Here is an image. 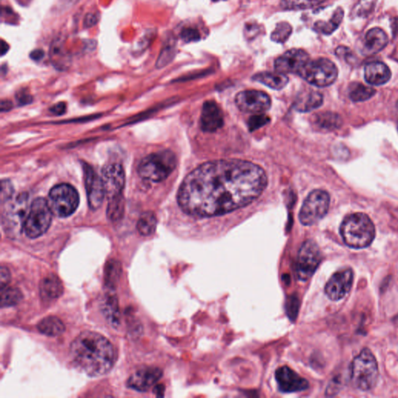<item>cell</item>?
Returning a JSON list of instances; mask_svg holds the SVG:
<instances>
[{
	"instance_id": "obj_10",
	"label": "cell",
	"mask_w": 398,
	"mask_h": 398,
	"mask_svg": "<svg viewBox=\"0 0 398 398\" xmlns=\"http://www.w3.org/2000/svg\"><path fill=\"white\" fill-rule=\"evenodd\" d=\"M330 205V196L323 190L311 192L301 207L299 219L304 226H312L323 219Z\"/></svg>"
},
{
	"instance_id": "obj_37",
	"label": "cell",
	"mask_w": 398,
	"mask_h": 398,
	"mask_svg": "<svg viewBox=\"0 0 398 398\" xmlns=\"http://www.w3.org/2000/svg\"><path fill=\"white\" fill-rule=\"evenodd\" d=\"M181 37L185 42H193L201 39V34L196 28L188 27L181 31Z\"/></svg>"
},
{
	"instance_id": "obj_35",
	"label": "cell",
	"mask_w": 398,
	"mask_h": 398,
	"mask_svg": "<svg viewBox=\"0 0 398 398\" xmlns=\"http://www.w3.org/2000/svg\"><path fill=\"white\" fill-rule=\"evenodd\" d=\"M292 32V26L287 22H280L277 24L273 32L271 34V39L274 42L283 44L289 39Z\"/></svg>"
},
{
	"instance_id": "obj_47",
	"label": "cell",
	"mask_w": 398,
	"mask_h": 398,
	"mask_svg": "<svg viewBox=\"0 0 398 398\" xmlns=\"http://www.w3.org/2000/svg\"><path fill=\"white\" fill-rule=\"evenodd\" d=\"M9 49H10V46H9L8 44L4 40L1 41V55L4 56L5 54H7L8 52Z\"/></svg>"
},
{
	"instance_id": "obj_38",
	"label": "cell",
	"mask_w": 398,
	"mask_h": 398,
	"mask_svg": "<svg viewBox=\"0 0 398 398\" xmlns=\"http://www.w3.org/2000/svg\"><path fill=\"white\" fill-rule=\"evenodd\" d=\"M299 299L296 296H292L288 299L286 302V311H287L288 316L289 318H295L297 315L299 310Z\"/></svg>"
},
{
	"instance_id": "obj_23",
	"label": "cell",
	"mask_w": 398,
	"mask_h": 398,
	"mask_svg": "<svg viewBox=\"0 0 398 398\" xmlns=\"http://www.w3.org/2000/svg\"><path fill=\"white\" fill-rule=\"evenodd\" d=\"M40 293L44 300H54L63 293V285L58 276L51 274L41 280Z\"/></svg>"
},
{
	"instance_id": "obj_8",
	"label": "cell",
	"mask_w": 398,
	"mask_h": 398,
	"mask_svg": "<svg viewBox=\"0 0 398 398\" xmlns=\"http://www.w3.org/2000/svg\"><path fill=\"white\" fill-rule=\"evenodd\" d=\"M52 215L46 199L39 198L33 201L24 224L26 236L34 239L45 233L51 226Z\"/></svg>"
},
{
	"instance_id": "obj_43",
	"label": "cell",
	"mask_w": 398,
	"mask_h": 398,
	"mask_svg": "<svg viewBox=\"0 0 398 398\" xmlns=\"http://www.w3.org/2000/svg\"><path fill=\"white\" fill-rule=\"evenodd\" d=\"M98 23V16L95 14L90 13L87 14L86 17H84V25L86 28H92L94 26L96 25Z\"/></svg>"
},
{
	"instance_id": "obj_5",
	"label": "cell",
	"mask_w": 398,
	"mask_h": 398,
	"mask_svg": "<svg viewBox=\"0 0 398 398\" xmlns=\"http://www.w3.org/2000/svg\"><path fill=\"white\" fill-rule=\"evenodd\" d=\"M177 165L175 154L169 150L147 155L138 165V175L152 182H161L169 177Z\"/></svg>"
},
{
	"instance_id": "obj_28",
	"label": "cell",
	"mask_w": 398,
	"mask_h": 398,
	"mask_svg": "<svg viewBox=\"0 0 398 398\" xmlns=\"http://www.w3.org/2000/svg\"><path fill=\"white\" fill-rule=\"evenodd\" d=\"M344 17V11L341 7L337 9L336 11L332 15L330 21L328 22L324 21H318L314 24V29L316 31L325 34H331L338 29L341 23L342 22Z\"/></svg>"
},
{
	"instance_id": "obj_40",
	"label": "cell",
	"mask_w": 398,
	"mask_h": 398,
	"mask_svg": "<svg viewBox=\"0 0 398 398\" xmlns=\"http://www.w3.org/2000/svg\"><path fill=\"white\" fill-rule=\"evenodd\" d=\"M269 121V118L263 115H258V116L253 117L250 119L249 126L252 130H255V128H259L262 125H265Z\"/></svg>"
},
{
	"instance_id": "obj_42",
	"label": "cell",
	"mask_w": 398,
	"mask_h": 398,
	"mask_svg": "<svg viewBox=\"0 0 398 398\" xmlns=\"http://www.w3.org/2000/svg\"><path fill=\"white\" fill-rule=\"evenodd\" d=\"M373 5V0H362V2L359 3V5L357 6L358 15L361 16L363 14H367L369 12L371 9L370 7H366V6Z\"/></svg>"
},
{
	"instance_id": "obj_9",
	"label": "cell",
	"mask_w": 398,
	"mask_h": 398,
	"mask_svg": "<svg viewBox=\"0 0 398 398\" xmlns=\"http://www.w3.org/2000/svg\"><path fill=\"white\" fill-rule=\"evenodd\" d=\"M298 75L311 85L325 88L332 85L338 77V68L334 62L325 58L309 60Z\"/></svg>"
},
{
	"instance_id": "obj_13",
	"label": "cell",
	"mask_w": 398,
	"mask_h": 398,
	"mask_svg": "<svg viewBox=\"0 0 398 398\" xmlns=\"http://www.w3.org/2000/svg\"><path fill=\"white\" fill-rule=\"evenodd\" d=\"M354 274L352 269L347 268L334 274L325 286V293L333 301L343 299L352 289Z\"/></svg>"
},
{
	"instance_id": "obj_27",
	"label": "cell",
	"mask_w": 398,
	"mask_h": 398,
	"mask_svg": "<svg viewBox=\"0 0 398 398\" xmlns=\"http://www.w3.org/2000/svg\"><path fill=\"white\" fill-rule=\"evenodd\" d=\"M315 125L324 130L332 131L340 128L342 119L340 115L333 112H323L315 115Z\"/></svg>"
},
{
	"instance_id": "obj_17",
	"label": "cell",
	"mask_w": 398,
	"mask_h": 398,
	"mask_svg": "<svg viewBox=\"0 0 398 398\" xmlns=\"http://www.w3.org/2000/svg\"><path fill=\"white\" fill-rule=\"evenodd\" d=\"M275 379L279 390L283 393L302 391L309 387L307 380L288 366H282L277 369Z\"/></svg>"
},
{
	"instance_id": "obj_29",
	"label": "cell",
	"mask_w": 398,
	"mask_h": 398,
	"mask_svg": "<svg viewBox=\"0 0 398 398\" xmlns=\"http://www.w3.org/2000/svg\"><path fill=\"white\" fill-rule=\"evenodd\" d=\"M376 91L373 88L359 83H353L349 87V98L354 102L367 101L374 95Z\"/></svg>"
},
{
	"instance_id": "obj_31",
	"label": "cell",
	"mask_w": 398,
	"mask_h": 398,
	"mask_svg": "<svg viewBox=\"0 0 398 398\" xmlns=\"http://www.w3.org/2000/svg\"><path fill=\"white\" fill-rule=\"evenodd\" d=\"M122 273V266L119 262L111 260L105 267V280L107 289H115L117 282L119 280Z\"/></svg>"
},
{
	"instance_id": "obj_18",
	"label": "cell",
	"mask_w": 398,
	"mask_h": 398,
	"mask_svg": "<svg viewBox=\"0 0 398 398\" xmlns=\"http://www.w3.org/2000/svg\"><path fill=\"white\" fill-rule=\"evenodd\" d=\"M163 372L157 367H143L131 375L127 386L138 392H146L159 381Z\"/></svg>"
},
{
	"instance_id": "obj_3",
	"label": "cell",
	"mask_w": 398,
	"mask_h": 398,
	"mask_svg": "<svg viewBox=\"0 0 398 398\" xmlns=\"http://www.w3.org/2000/svg\"><path fill=\"white\" fill-rule=\"evenodd\" d=\"M341 234L345 245L362 249L373 243L376 230L373 222L364 213H355L348 215L341 226Z\"/></svg>"
},
{
	"instance_id": "obj_16",
	"label": "cell",
	"mask_w": 398,
	"mask_h": 398,
	"mask_svg": "<svg viewBox=\"0 0 398 398\" xmlns=\"http://www.w3.org/2000/svg\"><path fill=\"white\" fill-rule=\"evenodd\" d=\"M84 168L88 203L91 209L96 210L101 206L106 196L102 178L88 164H84Z\"/></svg>"
},
{
	"instance_id": "obj_14",
	"label": "cell",
	"mask_w": 398,
	"mask_h": 398,
	"mask_svg": "<svg viewBox=\"0 0 398 398\" xmlns=\"http://www.w3.org/2000/svg\"><path fill=\"white\" fill-rule=\"evenodd\" d=\"M309 61V55L306 51L293 48L285 51L283 55L275 59V71L283 74H299Z\"/></svg>"
},
{
	"instance_id": "obj_46",
	"label": "cell",
	"mask_w": 398,
	"mask_h": 398,
	"mask_svg": "<svg viewBox=\"0 0 398 398\" xmlns=\"http://www.w3.org/2000/svg\"><path fill=\"white\" fill-rule=\"evenodd\" d=\"M44 56H45V51L41 49L34 50V51H31V54H30V58L34 60V61H36V62H38L40 60L42 59Z\"/></svg>"
},
{
	"instance_id": "obj_33",
	"label": "cell",
	"mask_w": 398,
	"mask_h": 398,
	"mask_svg": "<svg viewBox=\"0 0 398 398\" xmlns=\"http://www.w3.org/2000/svg\"><path fill=\"white\" fill-rule=\"evenodd\" d=\"M23 299L21 291L17 288L7 287L1 289V307H9L18 304Z\"/></svg>"
},
{
	"instance_id": "obj_21",
	"label": "cell",
	"mask_w": 398,
	"mask_h": 398,
	"mask_svg": "<svg viewBox=\"0 0 398 398\" xmlns=\"http://www.w3.org/2000/svg\"><path fill=\"white\" fill-rule=\"evenodd\" d=\"M105 298L103 299L102 312L107 322L113 328H118L120 325V313L118 301L115 289H107Z\"/></svg>"
},
{
	"instance_id": "obj_50",
	"label": "cell",
	"mask_w": 398,
	"mask_h": 398,
	"mask_svg": "<svg viewBox=\"0 0 398 398\" xmlns=\"http://www.w3.org/2000/svg\"><path fill=\"white\" fill-rule=\"evenodd\" d=\"M396 108H397V111H398V101L397 103H396Z\"/></svg>"
},
{
	"instance_id": "obj_34",
	"label": "cell",
	"mask_w": 398,
	"mask_h": 398,
	"mask_svg": "<svg viewBox=\"0 0 398 398\" xmlns=\"http://www.w3.org/2000/svg\"><path fill=\"white\" fill-rule=\"evenodd\" d=\"M326 0H282L281 7L288 11H298L312 8L322 4Z\"/></svg>"
},
{
	"instance_id": "obj_44",
	"label": "cell",
	"mask_w": 398,
	"mask_h": 398,
	"mask_svg": "<svg viewBox=\"0 0 398 398\" xmlns=\"http://www.w3.org/2000/svg\"><path fill=\"white\" fill-rule=\"evenodd\" d=\"M245 33H246L247 37H255L258 31H259V28H258V26L254 25V24H247L245 26Z\"/></svg>"
},
{
	"instance_id": "obj_49",
	"label": "cell",
	"mask_w": 398,
	"mask_h": 398,
	"mask_svg": "<svg viewBox=\"0 0 398 398\" xmlns=\"http://www.w3.org/2000/svg\"><path fill=\"white\" fill-rule=\"evenodd\" d=\"M214 2H217V1H219V0H212Z\"/></svg>"
},
{
	"instance_id": "obj_12",
	"label": "cell",
	"mask_w": 398,
	"mask_h": 398,
	"mask_svg": "<svg viewBox=\"0 0 398 398\" xmlns=\"http://www.w3.org/2000/svg\"><path fill=\"white\" fill-rule=\"evenodd\" d=\"M236 105L246 113L260 114L270 108L271 99L266 93L259 91H245L236 96Z\"/></svg>"
},
{
	"instance_id": "obj_4",
	"label": "cell",
	"mask_w": 398,
	"mask_h": 398,
	"mask_svg": "<svg viewBox=\"0 0 398 398\" xmlns=\"http://www.w3.org/2000/svg\"><path fill=\"white\" fill-rule=\"evenodd\" d=\"M379 376L377 362L369 349H364L352 361L351 381L358 390H370L376 386Z\"/></svg>"
},
{
	"instance_id": "obj_26",
	"label": "cell",
	"mask_w": 398,
	"mask_h": 398,
	"mask_svg": "<svg viewBox=\"0 0 398 398\" xmlns=\"http://www.w3.org/2000/svg\"><path fill=\"white\" fill-rule=\"evenodd\" d=\"M38 330L43 335L49 337H56L65 332L63 322L56 316H48L41 320L38 324Z\"/></svg>"
},
{
	"instance_id": "obj_2",
	"label": "cell",
	"mask_w": 398,
	"mask_h": 398,
	"mask_svg": "<svg viewBox=\"0 0 398 398\" xmlns=\"http://www.w3.org/2000/svg\"><path fill=\"white\" fill-rule=\"evenodd\" d=\"M69 355L74 366L90 376L106 374L115 362L113 345L105 336L86 331L72 341Z\"/></svg>"
},
{
	"instance_id": "obj_41",
	"label": "cell",
	"mask_w": 398,
	"mask_h": 398,
	"mask_svg": "<svg viewBox=\"0 0 398 398\" xmlns=\"http://www.w3.org/2000/svg\"><path fill=\"white\" fill-rule=\"evenodd\" d=\"M11 272H10L8 268L5 266L1 267V270H0V286H1V289L7 286L9 282H11Z\"/></svg>"
},
{
	"instance_id": "obj_24",
	"label": "cell",
	"mask_w": 398,
	"mask_h": 398,
	"mask_svg": "<svg viewBox=\"0 0 398 398\" xmlns=\"http://www.w3.org/2000/svg\"><path fill=\"white\" fill-rule=\"evenodd\" d=\"M323 104V96L316 91H309L302 93L295 101L294 106L296 111L300 112H309L322 106Z\"/></svg>"
},
{
	"instance_id": "obj_22",
	"label": "cell",
	"mask_w": 398,
	"mask_h": 398,
	"mask_svg": "<svg viewBox=\"0 0 398 398\" xmlns=\"http://www.w3.org/2000/svg\"><path fill=\"white\" fill-rule=\"evenodd\" d=\"M388 37L380 28H375L366 33L364 50L366 55H373L382 51L387 45Z\"/></svg>"
},
{
	"instance_id": "obj_6",
	"label": "cell",
	"mask_w": 398,
	"mask_h": 398,
	"mask_svg": "<svg viewBox=\"0 0 398 398\" xmlns=\"http://www.w3.org/2000/svg\"><path fill=\"white\" fill-rule=\"evenodd\" d=\"M2 212V223L9 236H18L24 230V224L29 212V196L20 194L6 202Z\"/></svg>"
},
{
	"instance_id": "obj_19",
	"label": "cell",
	"mask_w": 398,
	"mask_h": 398,
	"mask_svg": "<svg viewBox=\"0 0 398 398\" xmlns=\"http://www.w3.org/2000/svg\"><path fill=\"white\" fill-rule=\"evenodd\" d=\"M200 125L202 130L206 132H215L223 125L222 110L215 101H209L204 103Z\"/></svg>"
},
{
	"instance_id": "obj_39",
	"label": "cell",
	"mask_w": 398,
	"mask_h": 398,
	"mask_svg": "<svg viewBox=\"0 0 398 398\" xmlns=\"http://www.w3.org/2000/svg\"><path fill=\"white\" fill-rule=\"evenodd\" d=\"M14 197V188L11 182L8 181H3L1 185V202L5 203L7 201Z\"/></svg>"
},
{
	"instance_id": "obj_15",
	"label": "cell",
	"mask_w": 398,
	"mask_h": 398,
	"mask_svg": "<svg viewBox=\"0 0 398 398\" xmlns=\"http://www.w3.org/2000/svg\"><path fill=\"white\" fill-rule=\"evenodd\" d=\"M102 181L108 199L122 195L125 183V175L121 164H108L102 171Z\"/></svg>"
},
{
	"instance_id": "obj_36",
	"label": "cell",
	"mask_w": 398,
	"mask_h": 398,
	"mask_svg": "<svg viewBox=\"0 0 398 398\" xmlns=\"http://www.w3.org/2000/svg\"><path fill=\"white\" fill-rule=\"evenodd\" d=\"M175 54H176L175 44L172 42L168 43L161 50L155 65L157 68H162V67L165 66L172 61L173 58H175Z\"/></svg>"
},
{
	"instance_id": "obj_48",
	"label": "cell",
	"mask_w": 398,
	"mask_h": 398,
	"mask_svg": "<svg viewBox=\"0 0 398 398\" xmlns=\"http://www.w3.org/2000/svg\"><path fill=\"white\" fill-rule=\"evenodd\" d=\"M2 105H6V107H4V108H2L3 111H7V110H10L11 109V107H12L11 102H10V101H3Z\"/></svg>"
},
{
	"instance_id": "obj_32",
	"label": "cell",
	"mask_w": 398,
	"mask_h": 398,
	"mask_svg": "<svg viewBox=\"0 0 398 398\" xmlns=\"http://www.w3.org/2000/svg\"><path fill=\"white\" fill-rule=\"evenodd\" d=\"M108 210L107 215L109 219L113 222H117L123 217L124 212H125V202L122 195L115 198L108 199Z\"/></svg>"
},
{
	"instance_id": "obj_7",
	"label": "cell",
	"mask_w": 398,
	"mask_h": 398,
	"mask_svg": "<svg viewBox=\"0 0 398 398\" xmlns=\"http://www.w3.org/2000/svg\"><path fill=\"white\" fill-rule=\"evenodd\" d=\"M47 202L53 215L60 218L68 217L79 205V194L72 185L61 184L50 191Z\"/></svg>"
},
{
	"instance_id": "obj_45",
	"label": "cell",
	"mask_w": 398,
	"mask_h": 398,
	"mask_svg": "<svg viewBox=\"0 0 398 398\" xmlns=\"http://www.w3.org/2000/svg\"><path fill=\"white\" fill-rule=\"evenodd\" d=\"M65 110H66V106H65L64 103H58L57 105H54L51 108V111L55 115H60L65 113Z\"/></svg>"
},
{
	"instance_id": "obj_11",
	"label": "cell",
	"mask_w": 398,
	"mask_h": 398,
	"mask_svg": "<svg viewBox=\"0 0 398 398\" xmlns=\"http://www.w3.org/2000/svg\"><path fill=\"white\" fill-rule=\"evenodd\" d=\"M322 261V254L314 241H305L298 253L296 274L298 279L306 281L313 276Z\"/></svg>"
},
{
	"instance_id": "obj_1",
	"label": "cell",
	"mask_w": 398,
	"mask_h": 398,
	"mask_svg": "<svg viewBox=\"0 0 398 398\" xmlns=\"http://www.w3.org/2000/svg\"><path fill=\"white\" fill-rule=\"evenodd\" d=\"M268 185L263 168L249 161L220 160L202 164L184 179L178 202L195 217L225 215L255 202Z\"/></svg>"
},
{
	"instance_id": "obj_25",
	"label": "cell",
	"mask_w": 398,
	"mask_h": 398,
	"mask_svg": "<svg viewBox=\"0 0 398 398\" xmlns=\"http://www.w3.org/2000/svg\"><path fill=\"white\" fill-rule=\"evenodd\" d=\"M253 79L276 91L283 89L289 82L287 75L278 72H263L257 73L254 75Z\"/></svg>"
},
{
	"instance_id": "obj_30",
	"label": "cell",
	"mask_w": 398,
	"mask_h": 398,
	"mask_svg": "<svg viewBox=\"0 0 398 398\" xmlns=\"http://www.w3.org/2000/svg\"><path fill=\"white\" fill-rule=\"evenodd\" d=\"M157 220L155 215L151 212H145L141 215L137 222V230L142 236H149L153 234L156 229Z\"/></svg>"
},
{
	"instance_id": "obj_20",
	"label": "cell",
	"mask_w": 398,
	"mask_h": 398,
	"mask_svg": "<svg viewBox=\"0 0 398 398\" xmlns=\"http://www.w3.org/2000/svg\"><path fill=\"white\" fill-rule=\"evenodd\" d=\"M365 79L371 85H383L390 81L391 72L383 62H373L365 67Z\"/></svg>"
}]
</instances>
